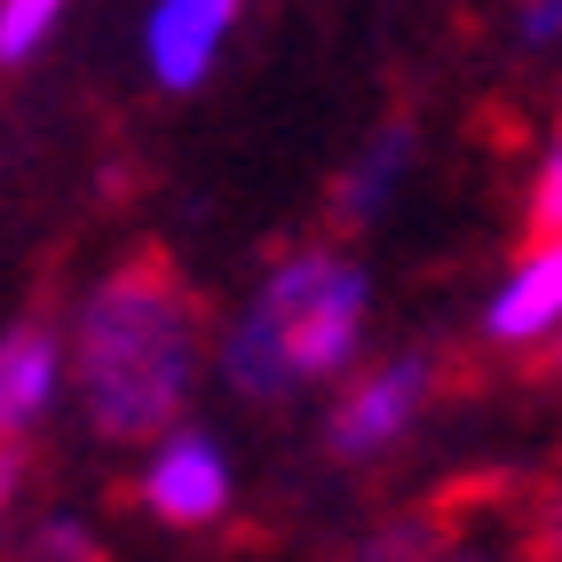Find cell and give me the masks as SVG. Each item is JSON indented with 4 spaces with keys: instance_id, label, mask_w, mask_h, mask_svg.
<instances>
[{
    "instance_id": "6da1fadb",
    "label": "cell",
    "mask_w": 562,
    "mask_h": 562,
    "mask_svg": "<svg viewBox=\"0 0 562 562\" xmlns=\"http://www.w3.org/2000/svg\"><path fill=\"white\" fill-rule=\"evenodd\" d=\"M199 325H206V302L182 285V270L159 246H143L120 278L88 293L80 333H71V372H80V404L95 436L143 443L175 428L199 364Z\"/></svg>"
},
{
    "instance_id": "7a4b0ae2",
    "label": "cell",
    "mask_w": 562,
    "mask_h": 562,
    "mask_svg": "<svg viewBox=\"0 0 562 562\" xmlns=\"http://www.w3.org/2000/svg\"><path fill=\"white\" fill-rule=\"evenodd\" d=\"M261 310L285 325L293 372H341L364 333V270L341 254H293L261 285Z\"/></svg>"
},
{
    "instance_id": "3957f363",
    "label": "cell",
    "mask_w": 562,
    "mask_h": 562,
    "mask_svg": "<svg viewBox=\"0 0 562 562\" xmlns=\"http://www.w3.org/2000/svg\"><path fill=\"white\" fill-rule=\"evenodd\" d=\"M428 381H436L428 357H396V364L372 372V381H357L349 404L333 412V460H372V452H389V443L412 428V412L428 404Z\"/></svg>"
},
{
    "instance_id": "277c9868",
    "label": "cell",
    "mask_w": 562,
    "mask_h": 562,
    "mask_svg": "<svg viewBox=\"0 0 562 562\" xmlns=\"http://www.w3.org/2000/svg\"><path fill=\"white\" fill-rule=\"evenodd\" d=\"M222 499H231V475H222V452L206 436H167V452L151 460L143 475V507L175 531H191V522H214Z\"/></svg>"
},
{
    "instance_id": "5b68a950",
    "label": "cell",
    "mask_w": 562,
    "mask_h": 562,
    "mask_svg": "<svg viewBox=\"0 0 562 562\" xmlns=\"http://www.w3.org/2000/svg\"><path fill=\"white\" fill-rule=\"evenodd\" d=\"M238 24V0H159L151 16V64L167 88H199L214 71V48L222 32Z\"/></svg>"
},
{
    "instance_id": "8992f818",
    "label": "cell",
    "mask_w": 562,
    "mask_h": 562,
    "mask_svg": "<svg viewBox=\"0 0 562 562\" xmlns=\"http://www.w3.org/2000/svg\"><path fill=\"white\" fill-rule=\"evenodd\" d=\"M492 341H539L547 325H562V238H539L531 261L515 270V285L492 302Z\"/></svg>"
},
{
    "instance_id": "52a82bcc",
    "label": "cell",
    "mask_w": 562,
    "mask_h": 562,
    "mask_svg": "<svg viewBox=\"0 0 562 562\" xmlns=\"http://www.w3.org/2000/svg\"><path fill=\"white\" fill-rule=\"evenodd\" d=\"M56 389V333L48 325H16L0 341V436H24L41 420V404Z\"/></svg>"
},
{
    "instance_id": "ba28073f",
    "label": "cell",
    "mask_w": 562,
    "mask_h": 562,
    "mask_svg": "<svg viewBox=\"0 0 562 562\" xmlns=\"http://www.w3.org/2000/svg\"><path fill=\"white\" fill-rule=\"evenodd\" d=\"M222 372H231V389H238V396H261V404H278V396H285V381H293L285 325L261 310V302L231 325V341H222Z\"/></svg>"
},
{
    "instance_id": "9c48e42d",
    "label": "cell",
    "mask_w": 562,
    "mask_h": 562,
    "mask_svg": "<svg viewBox=\"0 0 562 562\" xmlns=\"http://www.w3.org/2000/svg\"><path fill=\"white\" fill-rule=\"evenodd\" d=\"M349 562H475V554H460L452 507H412V515L389 522V531H372Z\"/></svg>"
},
{
    "instance_id": "30bf717a",
    "label": "cell",
    "mask_w": 562,
    "mask_h": 562,
    "mask_svg": "<svg viewBox=\"0 0 562 562\" xmlns=\"http://www.w3.org/2000/svg\"><path fill=\"white\" fill-rule=\"evenodd\" d=\"M404 159H412V135H404V127H389V135L357 159V175L341 182V199H333V222H341V231H357V222L381 214V206H389V191H396V175H404Z\"/></svg>"
},
{
    "instance_id": "8fae6325",
    "label": "cell",
    "mask_w": 562,
    "mask_h": 562,
    "mask_svg": "<svg viewBox=\"0 0 562 562\" xmlns=\"http://www.w3.org/2000/svg\"><path fill=\"white\" fill-rule=\"evenodd\" d=\"M56 9H64V0H0V64H24L32 48H41Z\"/></svg>"
},
{
    "instance_id": "7c38bea8",
    "label": "cell",
    "mask_w": 562,
    "mask_h": 562,
    "mask_svg": "<svg viewBox=\"0 0 562 562\" xmlns=\"http://www.w3.org/2000/svg\"><path fill=\"white\" fill-rule=\"evenodd\" d=\"M32 562H103V547L80 531V522H48V531L32 539Z\"/></svg>"
},
{
    "instance_id": "4fadbf2b",
    "label": "cell",
    "mask_w": 562,
    "mask_h": 562,
    "mask_svg": "<svg viewBox=\"0 0 562 562\" xmlns=\"http://www.w3.org/2000/svg\"><path fill=\"white\" fill-rule=\"evenodd\" d=\"M16 483H24V436H0V515H9Z\"/></svg>"
},
{
    "instance_id": "5bb4252c",
    "label": "cell",
    "mask_w": 562,
    "mask_h": 562,
    "mask_svg": "<svg viewBox=\"0 0 562 562\" xmlns=\"http://www.w3.org/2000/svg\"><path fill=\"white\" fill-rule=\"evenodd\" d=\"M539 554H547V562H562V507L547 515V539H539Z\"/></svg>"
},
{
    "instance_id": "9a60e30c",
    "label": "cell",
    "mask_w": 562,
    "mask_h": 562,
    "mask_svg": "<svg viewBox=\"0 0 562 562\" xmlns=\"http://www.w3.org/2000/svg\"><path fill=\"white\" fill-rule=\"evenodd\" d=\"M554 372H562V357H554Z\"/></svg>"
}]
</instances>
